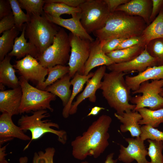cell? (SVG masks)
Instances as JSON below:
<instances>
[{
  "instance_id": "cell-1",
  "label": "cell",
  "mask_w": 163,
  "mask_h": 163,
  "mask_svg": "<svg viewBox=\"0 0 163 163\" xmlns=\"http://www.w3.org/2000/svg\"><path fill=\"white\" fill-rule=\"evenodd\" d=\"M112 121L110 116L102 115L76 137L71 143L73 157L83 160L88 156L97 158L103 153L109 145L108 131Z\"/></svg>"
},
{
  "instance_id": "cell-2",
  "label": "cell",
  "mask_w": 163,
  "mask_h": 163,
  "mask_svg": "<svg viewBox=\"0 0 163 163\" xmlns=\"http://www.w3.org/2000/svg\"><path fill=\"white\" fill-rule=\"evenodd\" d=\"M147 25L141 17L115 11L111 13L104 27L93 33L105 42L116 38L127 39L141 36Z\"/></svg>"
},
{
  "instance_id": "cell-3",
  "label": "cell",
  "mask_w": 163,
  "mask_h": 163,
  "mask_svg": "<svg viewBox=\"0 0 163 163\" xmlns=\"http://www.w3.org/2000/svg\"><path fill=\"white\" fill-rule=\"evenodd\" d=\"M126 74L116 71L106 72L100 88L109 106L119 115L134 110L136 107L129 103L132 97L124 77Z\"/></svg>"
},
{
  "instance_id": "cell-4",
  "label": "cell",
  "mask_w": 163,
  "mask_h": 163,
  "mask_svg": "<svg viewBox=\"0 0 163 163\" xmlns=\"http://www.w3.org/2000/svg\"><path fill=\"white\" fill-rule=\"evenodd\" d=\"M31 115H22L18 120V123L24 132L30 131L31 139L24 147V150L27 149L31 142L41 138L46 133H51L56 135L59 141L65 144L67 139L66 132L63 130H56L52 128L59 129V125L48 120H43L50 116L46 110H41L33 112Z\"/></svg>"
},
{
  "instance_id": "cell-5",
  "label": "cell",
  "mask_w": 163,
  "mask_h": 163,
  "mask_svg": "<svg viewBox=\"0 0 163 163\" xmlns=\"http://www.w3.org/2000/svg\"><path fill=\"white\" fill-rule=\"evenodd\" d=\"M25 25V38L37 48L39 56L53 43L60 28L43 14L30 15L29 21Z\"/></svg>"
},
{
  "instance_id": "cell-6",
  "label": "cell",
  "mask_w": 163,
  "mask_h": 163,
  "mask_svg": "<svg viewBox=\"0 0 163 163\" xmlns=\"http://www.w3.org/2000/svg\"><path fill=\"white\" fill-rule=\"evenodd\" d=\"M22 93L20 114L29 113L41 110L53 111L50 102L56 99V96L31 85L23 77L19 78Z\"/></svg>"
},
{
  "instance_id": "cell-7",
  "label": "cell",
  "mask_w": 163,
  "mask_h": 163,
  "mask_svg": "<svg viewBox=\"0 0 163 163\" xmlns=\"http://www.w3.org/2000/svg\"><path fill=\"white\" fill-rule=\"evenodd\" d=\"M79 7L81 23L89 34L103 28L111 13L104 0H85Z\"/></svg>"
},
{
  "instance_id": "cell-8",
  "label": "cell",
  "mask_w": 163,
  "mask_h": 163,
  "mask_svg": "<svg viewBox=\"0 0 163 163\" xmlns=\"http://www.w3.org/2000/svg\"><path fill=\"white\" fill-rule=\"evenodd\" d=\"M70 51L69 35L63 28H60L53 43L37 59L47 69L58 65L65 66L69 62Z\"/></svg>"
},
{
  "instance_id": "cell-9",
  "label": "cell",
  "mask_w": 163,
  "mask_h": 163,
  "mask_svg": "<svg viewBox=\"0 0 163 163\" xmlns=\"http://www.w3.org/2000/svg\"><path fill=\"white\" fill-rule=\"evenodd\" d=\"M163 91V80L142 82L137 90L132 92L133 94H142L131 98L130 102L136 105L134 111L146 107L152 110L163 108V97L160 94Z\"/></svg>"
},
{
  "instance_id": "cell-10",
  "label": "cell",
  "mask_w": 163,
  "mask_h": 163,
  "mask_svg": "<svg viewBox=\"0 0 163 163\" xmlns=\"http://www.w3.org/2000/svg\"><path fill=\"white\" fill-rule=\"evenodd\" d=\"M71 46L68 64V74L73 78L77 73L83 75L85 64L89 57L91 43L88 40L82 39L71 33L69 34Z\"/></svg>"
},
{
  "instance_id": "cell-11",
  "label": "cell",
  "mask_w": 163,
  "mask_h": 163,
  "mask_svg": "<svg viewBox=\"0 0 163 163\" xmlns=\"http://www.w3.org/2000/svg\"><path fill=\"white\" fill-rule=\"evenodd\" d=\"M14 68L18 74L27 81L42 84L48 74V69L42 66L35 58L30 55L15 61Z\"/></svg>"
},
{
  "instance_id": "cell-12",
  "label": "cell",
  "mask_w": 163,
  "mask_h": 163,
  "mask_svg": "<svg viewBox=\"0 0 163 163\" xmlns=\"http://www.w3.org/2000/svg\"><path fill=\"white\" fill-rule=\"evenodd\" d=\"M128 143V146L125 147L122 145H120V153L118 160L125 163H130L134 160L137 163H149L146 156L148 152L144 143V141L140 137L128 138L125 139Z\"/></svg>"
},
{
  "instance_id": "cell-13",
  "label": "cell",
  "mask_w": 163,
  "mask_h": 163,
  "mask_svg": "<svg viewBox=\"0 0 163 163\" xmlns=\"http://www.w3.org/2000/svg\"><path fill=\"white\" fill-rule=\"evenodd\" d=\"M157 66L156 59L151 56L145 48L142 53L133 59L129 61L118 63H114L107 66L110 71L128 73L145 71L148 67Z\"/></svg>"
},
{
  "instance_id": "cell-14",
  "label": "cell",
  "mask_w": 163,
  "mask_h": 163,
  "mask_svg": "<svg viewBox=\"0 0 163 163\" xmlns=\"http://www.w3.org/2000/svg\"><path fill=\"white\" fill-rule=\"evenodd\" d=\"M107 66H101L94 72L93 76L86 82V85L84 91L77 97L76 101L72 103L69 111V115L75 114L77 111L79 104L86 98L92 103L96 101V93L100 89L101 80L106 72Z\"/></svg>"
},
{
  "instance_id": "cell-15",
  "label": "cell",
  "mask_w": 163,
  "mask_h": 163,
  "mask_svg": "<svg viewBox=\"0 0 163 163\" xmlns=\"http://www.w3.org/2000/svg\"><path fill=\"white\" fill-rule=\"evenodd\" d=\"M12 116L6 112L0 116V145L16 138L23 141L30 140L31 138L24 133L19 126L15 125Z\"/></svg>"
},
{
  "instance_id": "cell-16",
  "label": "cell",
  "mask_w": 163,
  "mask_h": 163,
  "mask_svg": "<svg viewBox=\"0 0 163 163\" xmlns=\"http://www.w3.org/2000/svg\"><path fill=\"white\" fill-rule=\"evenodd\" d=\"M105 43L97 38L91 43L89 56L85 66L83 75H88L96 67L102 66H107L114 63L102 50Z\"/></svg>"
},
{
  "instance_id": "cell-17",
  "label": "cell",
  "mask_w": 163,
  "mask_h": 163,
  "mask_svg": "<svg viewBox=\"0 0 163 163\" xmlns=\"http://www.w3.org/2000/svg\"><path fill=\"white\" fill-rule=\"evenodd\" d=\"M22 91L20 86L12 89L0 91V111L11 116L20 114Z\"/></svg>"
},
{
  "instance_id": "cell-18",
  "label": "cell",
  "mask_w": 163,
  "mask_h": 163,
  "mask_svg": "<svg viewBox=\"0 0 163 163\" xmlns=\"http://www.w3.org/2000/svg\"><path fill=\"white\" fill-rule=\"evenodd\" d=\"M43 14L49 21L56 25L67 29L74 35L82 39L88 40L91 42L94 40L82 26L80 21V13L69 19L55 18L44 13Z\"/></svg>"
},
{
  "instance_id": "cell-19",
  "label": "cell",
  "mask_w": 163,
  "mask_h": 163,
  "mask_svg": "<svg viewBox=\"0 0 163 163\" xmlns=\"http://www.w3.org/2000/svg\"><path fill=\"white\" fill-rule=\"evenodd\" d=\"M152 0H130L119 6L115 11H123L129 14L139 16L145 21L147 25L150 23L152 12Z\"/></svg>"
},
{
  "instance_id": "cell-20",
  "label": "cell",
  "mask_w": 163,
  "mask_h": 163,
  "mask_svg": "<svg viewBox=\"0 0 163 163\" xmlns=\"http://www.w3.org/2000/svg\"><path fill=\"white\" fill-rule=\"evenodd\" d=\"M125 78L126 84L131 90L135 91L143 82L150 80H163V65L149 67L136 75H127Z\"/></svg>"
},
{
  "instance_id": "cell-21",
  "label": "cell",
  "mask_w": 163,
  "mask_h": 163,
  "mask_svg": "<svg viewBox=\"0 0 163 163\" xmlns=\"http://www.w3.org/2000/svg\"><path fill=\"white\" fill-rule=\"evenodd\" d=\"M25 24L21 35L15 39L13 49L8 55L11 57L15 56L19 60L28 55L37 59L40 55L39 52L34 44L27 41L25 36Z\"/></svg>"
},
{
  "instance_id": "cell-22",
  "label": "cell",
  "mask_w": 163,
  "mask_h": 163,
  "mask_svg": "<svg viewBox=\"0 0 163 163\" xmlns=\"http://www.w3.org/2000/svg\"><path fill=\"white\" fill-rule=\"evenodd\" d=\"M114 115L122 123L120 126L122 132L129 131L133 138L140 136L141 133V126L139 124V122L142 119V117L138 111L133 110L129 112H124L122 115L115 113Z\"/></svg>"
},
{
  "instance_id": "cell-23",
  "label": "cell",
  "mask_w": 163,
  "mask_h": 163,
  "mask_svg": "<svg viewBox=\"0 0 163 163\" xmlns=\"http://www.w3.org/2000/svg\"><path fill=\"white\" fill-rule=\"evenodd\" d=\"M71 77L68 74L63 76L55 82L46 87L44 91L50 92L58 97L62 102L64 107L68 104L72 92L70 87L72 85Z\"/></svg>"
},
{
  "instance_id": "cell-24",
  "label": "cell",
  "mask_w": 163,
  "mask_h": 163,
  "mask_svg": "<svg viewBox=\"0 0 163 163\" xmlns=\"http://www.w3.org/2000/svg\"><path fill=\"white\" fill-rule=\"evenodd\" d=\"M11 59V57L7 55L0 62V83L14 89L19 87L20 85L14 66L10 63Z\"/></svg>"
},
{
  "instance_id": "cell-25",
  "label": "cell",
  "mask_w": 163,
  "mask_h": 163,
  "mask_svg": "<svg viewBox=\"0 0 163 163\" xmlns=\"http://www.w3.org/2000/svg\"><path fill=\"white\" fill-rule=\"evenodd\" d=\"M145 47V46L143 45H137L128 48L116 50L106 54L114 63L126 62L139 55Z\"/></svg>"
},
{
  "instance_id": "cell-26",
  "label": "cell",
  "mask_w": 163,
  "mask_h": 163,
  "mask_svg": "<svg viewBox=\"0 0 163 163\" xmlns=\"http://www.w3.org/2000/svg\"><path fill=\"white\" fill-rule=\"evenodd\" d=\"M94 74V72H90L88 75H85L77 73L71 80L73 89L69 100L62 110V114L64 118L68 117L70 115L69 111L74 99L77 94L82 90L85 84L93 76Z\"/></svg>"
},
{
  "instance_id": "cell-27",
  "label": "cell",
  "mask_w": 163,
  "mask_h": 163,
  "mask_svg": "<svg viewBox=\"0 0 163 163\" xmlns=\"http://www.w3.org/2000/svg\"><path fill=\"white\" fill-rule=\"evenodd\" d=\"M141 36L145 46L153 39L163 38V9L155 19L147 26Z\"/></svg>"
},
{
  "instance_id": "cell-28",
  "label": "cell",
  "mask_w": 163,
  "mask_h": 163,
  "mask_svg": "<svg viewBox=\"0 0 163 163\" xmlns=\"http://www.w3.org/2000/svg\"><path fill=\"white\" fill-rule=\"evenodd\" d=\"M43 7L44 13L52 17L59 18L63 14H71L72 16L80 13V8L71 7L64 4L45 0Z\"/></svg>"
},
{
  "instance_id": "cell-29",
  "label": "cell",
  "mask_w": 163,
  "mask_h": 163,
  "mask_svg": "<svg viewBox=\"0 0 163 163\" xmlns=\"http://www.w3.org/2000/svg\"><path fill=\"white\" fill-rule=\"evenodd\" d=\"M136 111L140 114L142 117V119L139 122L140 125H149L155 128L163 123V108L152 110L144 107Z\"/></svg>"
},
{
  "instance_id": "cell-30",
  "label": "cell",
  "mask_w": 163,
  "mask_h": 163,
  "mask_svg": "<svg viewBox=\"0 0 163 163\" xmlns=\"http://www.w3.org/2000/svg\"><path fill=\"white\" fill-rule=\"evenodd\" d=\"M19 31L15 27L3 33L0 37V62L12 50Z\"/></svg>"
},
{
  "instance_id": "cell-31",
  "label": "cell",
  "mask_w": 163,
  "mask_h": 163,
  "mask_svg": "<svg viewBox=\"0 0 163 163\" xmlns=\"http://www.w3.org/2000/svg\"><path fill=\"white\" fill-rule=\"evenodd\" d=\"M48 76L41 85H37L36 88L44 90L48 86L52 84L63 76L69 73V66L58 65L48 68Z\"/></svg>"
},
{
  "instance_id": "cell-32",
  "label": "cell",
  "mask_w": 163,
  "mask_h": 163,
  "mask_svg": "<svg viewBox=\"0 0 163 163\" xmlns=\"http://www.w3.org/2000/svg\"><path fill=\"white\" fill-rule=\"evenodd\" d=\"M145 48L149 54L156 59L157 66L163 65V38L151 40Z\"/></svg>"
},
{
  "instance_id": "cell-33",
  "label": "cell",
  "mask_w": 163,
  "mask_h": 163,
  "mask_svg": "<svg viewBox=\"0 0 163 163\" xmlns=\"http://www.w3.org/2000/svg\"><path fill=\"white\" fill-rule=\"evenodd\" d=\"M8 1L14 18L15 27L19 31H22L24 24L29 21L30 16L22 11L18 0H8Z\"/></svg>"
},
{
  "instance_id": "cell-34",
  "label": "cell",
  "mask_w": 163,
  "mask_h": 163,
  "mask_svg": "<svg viewBox=\"0 0 163 163\" xmlns=\"http://www.w3.org/2000/svg\"><path fill=\"white\" fill-rule=\"evenodd\" d=\"M22 9L25 10L29 16L35 14L43 15L44 13L43 7L46 2L43 0H18Z\"/></svg>"
},
{
  "instance_id": "cell-35",
  "label": "cell",
  "mask_w": 163,
  "mask_h": 163,
  "mask_svg": "<svg viewBox=\"0 0 163 163\" xmlns=\"http://www.w3.org/2000/svg\"><path fill=\"white\" fill-rule=\"evenodd\" d=\"M149 143L148 155L151 159L149 163H163V142L148 139Z\"/></svg>"
},
{
  "instance_id": "cell-36",
  "label": "cell",
  "mask_w": 163,
  "mask_h": 163,
  "mask_svg": "<svg viewBox=\"0 0 163 163\" xmlns=\"http://www.w3.org/2000/svg\"><path fill=\"white\" fill-rule=\"evenodd\" d=\"M141 133L140 137L143 141L147 139L161 141L163 142V132L150 126L143 125L141 126Z\"/></svg>"
},
{
  "instance_id": "cell-37",
  "label": "cell",
  "mask_w": 163,
  "mask_h": 163,
  "mask_svg": "<svg viewBox=\"0 0 163 163\" xmlns=\"http://www.w3.org/2000/svg\"><path fill=\"white\" fill-rule=\"evenodd\" d=\"M55 152V149L53 147H47L44 151L35 152L32 163H54L53 158Z\"/></svg>"
},
{
  "instance_id": "cell-38",
  "label": "cell",
  "mask_w": 163,
  "mask_h": 163,
  "mask_svg": "<svg viewBox=\"0 0 163 163\" xmlns=\"http://www.w3.org/2000/svg\"><path fill=\"white\" fill-rule=\"evenodd\" d=\"M15 27V22L12 12L0 21V34Z\"/></svg>"
},
{
  "instance_id": "cell-39",
  "label": "cell",
  "mask_w": 163,
  "mask_h": 163,
  "mask_svg": "<svg viewBox=\"0 0 163 163\" xmlns=\"http://www.w3.org/2000/svg\"><path fill=\"white\" fill-rule=\"evenodd\" d=\"M137 45L145 46L141 36L125 39L118 46L116 50L128 48Z\"/></svg>"
},
{
  "instance_id": "cell-40",
  "label": "cell",
  "mask_w": 163,
  "mask_h": 163,
  "mask_svg": "<svg viewBox=\"0 0 163 163\" xmlns=\"http://www.w3.org/2000/svg\"><path fill=\"white\" fill-rule=\"evenodd\" d=\"M126 39L116 38L105 43L102 47L103 51L106 54L116 50L118 46Z\"/></svg>"
},
{
  "instance_id": "cell-41",
  "label": "cell",
  "mask_w": 163,
  "mask_h": 163,
  "mask_svg": "<svg viewBox=\"0 0 163 163\" xmlns=\"http://www.w3.org/2000/svg\"><path fill=\"white\" fill-rule=\"evenodd\" d=\"M152 8L150 18L151 23L158 16L160 11L163 9V0H152Z\"/></svg>"
},
{
  "instance_id": "cell-42",
  "label": "cell",
  "mask_w": 163,
  "mask_h": 163,
  "mask_svg": "<svg viewBox=\"0 0 163 163\" xmlns=\"http://www.w3.org/2000/svg\"><path fill=\"white\" fill-rule=\"evenodd\" d=\"M12 12V9L8 0H0V19L9 14Z\"/></svg>"
},
{
  "instance_id": "cell-43",
  "label": "cell",
  "mask_w": 163,
  "mask_h": 163,
  "mask_svg": "<svg viewBox=\"0 0 163 163\" xmlns=\"http://www.w3.org/2000/svg\"><path fill=\"white\" fill-rule=\"evenodd\" d=\"M111 13L115 11L120 6L125 4L130 0H104Z\"/></svg>"
},
{
  "instance_id": "cell-44",
  "label": "cell",
  "mask_w": 163,
  "mask_h": 163,
  "mask_svg": "<svg viewBox=\"0 0 163 163\" xmlns=\"http://www.w3.org/2000/svg\"><path fill=\"white\" fill-rule=\"evenodd\" d=\"M8 144L3 147L0 145V163H9L5 158L7 155L5 153L6 149ZM28 161V158L26 156L21 157L19 159L20 163H27Z\"/></svg>"
},
{
  "instance_id": "cell-45",
  "label": "cell",
  "mask_w": 163,
  "mask_h": 163,
  "mask_svg": "<svg viewBox=\"0 0 163 163\" xmlns=\"http://www.w3.org/2000/svg\"><path fill=\"white\" fill-rule=\"evenodd\" d=\"M51 2L62 3L71 7H79L85 0H49Z\"/></svg>"
},
{
  "instance_id": "cell-46",
  "label": "cell",
  "mask_w": 163,
  "mask_h": 163,
  "mask_svg": "<svg viewBox=\"0 0 163 163\" xmlns=\"http://www.w3.org/2000/svg\"><path fill=\"white\" fill-rule=\"evenodd\" d=\"M114 153H110L106 157V160L104 163H117L118 159H113ZM81 163H89L87 161H84Z\"/></svg>"
},
{
  "instance_id": "cell-47",
  "label": "cell",
  "mask_w": 163,
  "mask_h": 163,
  "mask_svg": "<svg viewBox=\"0 0 163 163\" xmlns=\"http://www.w3.org/2000/svg\"><path fill=\"white\" fill-rule=\"evenodd\" d=\"M105 109V108L103 107L98 106L94 107L91 109L90 112L87 115V116L91 115L96 116L98 114L100 111Z\"/></svg>"
},
{
  "instance_id": "cell-48",
  "label": "cell",
  "mask_w": 163,
  "mask_h": 163,
  "mask_svg": "<svg viewBox=\"0 0 163 163\" xmlns=\"http://www.w3.org/2000/svg\"><path fill=\"white\" fill-rule=\"evenodd\" d=\"M160 95L162 96V97H163V91L161 92L160 94Z\"/></svg>"
}]
</instances>
